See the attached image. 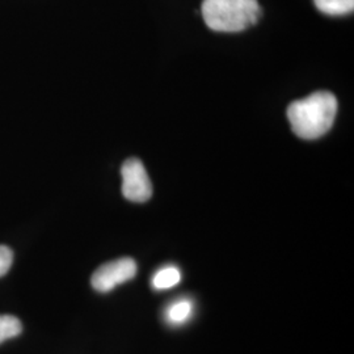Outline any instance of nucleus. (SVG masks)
<instances>
[{
  "mask_svg": "<svg viewBox=\"0 0 354 354\" xmlns=\"http://www.w3.org/2000/svg\"><path fill=\"white\" fill-rule=\"evenodd\" d=\"M193 314V304L188 299H180L167 310V319L171 324L180 326L189 320Z\"/></svg>",
  "mask_w": 354,
  "mask_h": 354,
  "instance_id": "obj_7",
  "label": "nucleus"
},
{
  "mask_svg": "<svg viewBox=\"0 0 354 354\" xmlns=\"http://www.w3.org/2000/svg\"><path fill=\"white\" fill-rule=\"evenodd\" d=\"M181 281V273L176 266H165L159 269L152 277V286L156 290H167Z\"/></svg>",
  "mask_w": 354,
  "mask_h": 354,
  "instance_id": "obj_5",
  "label": "nucleus"
},
{
  "mask_svg": "<svg viewBox=\"0 0 354 354\" xmlns=\"http://www.w3.org/2000/svg\"><path fill=\"white\" fill-rule=\"evenodd\" d=\"M337 100L327 91H319L302 100L291 102L288 118L294 134L302 140H317L333 125Z\"/></svg>",
  "mask_w": 354,
  "mask_h": 354,
  "instance_id": "obj_1",
  "label": "nucleus"
},
{
  "mask_svg": "<svg viewBox=\"0 0 354 354\" xmlns=\"http://www.w3.org/2000/svg\"><path fill=\"white\" fill-rule=\"evenodd\" d=\"M23 330L21 322L13 315H0V344L19 336Z\"/></svg>",
  "mask_w": 354,
  "mask_h": 354,
  "instance_id": "obj_8",
  "label": "nucleus"
},
{
  "mask_svg": "<svg viewBox=\"0 0 354 354\" xmlns=\"http://www.w3.org/2000/svg\"><path fill=\"white\" fill-rule=\"evenodd\" d=\"M13 263L12 250L7 245H0V277L6 276Z\"/></svg>",
  "mask_w": 354,
  "mask_h": 354,
  "instance_id": "obj_9",
  "label": "nucleus"
},
{
  "mask_svg": "<svg viewBox=\"0 0 354 354\" xmlns=\"http://www.w3.org/2000/svg\"><path fill=\"white\" fill-rule=\"evenodd\" d=\"M201 12L206 26L225 33L241 32L261 17L257 0H203Z\"/></svg>",
  "mask_w": 354,
  "mask_h": 354,
  "instance_id": "obj_2",
  "label": "nucleus"
},
{
  "mask_svg": "<svg viewBox=\"0 0 354 354\" xmlns=\"http://www.w3.org/2000/svg\"><path fill=\"white\" fill-rule=\"evenodd\" d=\"M137 263L130 257L117 259L99 266L92 274L91 285L99 292H109L137 274Z\"/></svg>",
  "mask_w": 354,
  "mask_h": 354,
  "instance_id": "obj_3",
  "label": "nucleus"
},
{
  "mask_svg": "<svg viewBox=\"0 0 354 354\" xmlns=\"http://www.w3.org/2000/svg\"><path fill=\"white\" fill-rule=\"evenodd\" d=\"M317 10L329 16H342L353 12L354 0H314Z\"/></svg>",
  "mask_w": 354,
  "mask_h": 354,
  "instance_id": "obj_6",
  "label": "nucleus"
},
{
  "mask_svg": "<svg viewBox=\"0 0 354 354\" xmlns=\"http://www.w3.org/2000/svg\"><path fill=\"white\" fill-rule=\"evenodd\" d=\"M122 194L131 203H146L151 198L152 185L146 168L138 159H127L121 168Z\"/></svg>",
  "mask_w": 354,
  "mask_h": 354,
  "instance_id": "obj_4",
  "label": "nucleus"
}]
</instances>
